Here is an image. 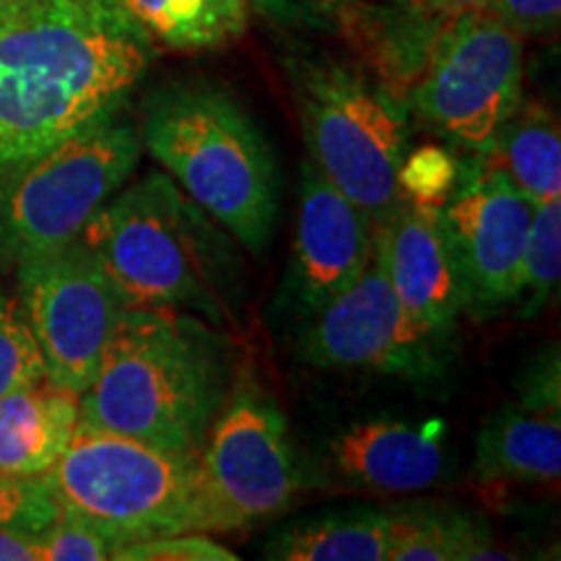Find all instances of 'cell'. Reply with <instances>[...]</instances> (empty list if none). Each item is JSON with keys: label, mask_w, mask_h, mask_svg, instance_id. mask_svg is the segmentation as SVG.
Listing matches in <instances>:
<instances>
[{"label": "cell", "mask_w": 561, "mask_h": 561, "mask_svg": "<svg viewBox=\"0 0 561 561\" xmlns=\"http://www.w3.org/2000/svg\"><path fill=\"white\" fill-rule=\"evenodd\" d=\"M473 476L483 483H557L561 476V419L520 403H504L483 421Z\"/></svg>", "instance_id": "obj_17"}, {"label": "cell", "mask_w": 561, "mask_h": 561, "mask_svg": "<svg viewBox=\"0 0 561 561\" xmlns=\"http://www.w3.org/2000/svg\"><path fill=\"white\" fill-rule=\"evenodd\" d=\"M301 489L289 424L261 385L237 380L198 450L195 533L242 530Z\"/></svg>", "instance_id": "obj_8"}, {"label": "cell", "mask_w": 561, "mask_h": 561, "mask_svg": "<svg viewBox=\"0 0 561 561\" xmlns=\"http://www.w3.org/2000/svg\"><path fill=\"white\" fill-rule=\"evenodd\" d=\"M79 430V396L39 380L0 396V471L45 476Z\"/></svg>", "instance_id": "obj_16"}, {"label": "cell", "mask_w": 561, "mask_h": 561, "mask_svg": "<svg viewBox=\"0 0 561 561\" xmlns=\"http://www.w3.org/2000/svg\"><path fill=\"white\" fill-rule=\"evenodd\" d=\"M32 0H0V21L9 19L11 13H16L19 9H24V5H30Z\"/></svg>", "instance_id": "obj_34"}, {"label": "cell", "mask_w": 561, "mask_h": 561, "mask_svg": "<svg viewBox=\"0 0 561 561\" xmlns=\"http://www.w3.org/2000/svg\"><path fill=\"white\" fill-rule=\"evenodd\" d=\"M39 543L42 561H107L117 551L102 530L62 512L50 528L39 533Z\"/></svg>", "instance_id": "obj_25"}, {"label": "cell", "mask_w": 561, "mask_h": 561, "mask_svg": "<svg viewBox=\"0 0 561 561\" xmlns=\"http://www.w3.org/2000/svg\"><path fill=\"white\" fill-rule=\"evenodd\" d=\"M331 468L341 481L380 494H409L447 481L445 421L375 416L348 424L328 442Z\"/></svg>", "instance_id": "obj_15"}, {"label": "cell", "mask_w": 561, "mask_h": 561, "mask_svg": "<svg viewBox=\"0 0 561 561\" xmlns=\"http://www.w3.org/2000/svg\"><path fill=\"white\" fill-rule=\"evenodd\" d=\"M561 377H559V348L551 346L541 351L523 371L520 385V403L523 409L541 416L561 419Z\"/></svg>", "instance_id": "obj_28"}, {"label": "cell", "mask_w": 561, "mask_h": 561, "mask_svg": "<svg viewBox=\"0 0 561 561\" xmlns=\"http://www.w3.org/2000/svg\"><path fill=\"white\" fill-rule=\"evenodd\" d=\"M16 297L37 341L45 377L81 396L128 307L100 257L81 240L19 265Z\"/></svg>", "instance_id": "obj_10"}, {"label": "cell", "mask_w": 561, "mask_h": 561, "mask_svg": "<svg viewBox=\"0 0 561 561\" xmlns=\"http://www.w3.org/2000/svg\"><path fill=\"white\" fill-rule=\"evenodd\" d=\"M375 255V224L310 159L301 164L289 291L305 318L348 289Z\"/></svg>", "instance_id": "obj_13"}, {"label": "cell", "mask_w": 561, "mask_h": 561, "mask_svg": "<svg viewBox=\"0 0 561 561\" xmlns=\"http://www.w3.org/2000/svg\"><path fill=\"white\" fill-rule=\"evenodd\" d=\"M483 153L507 172L533 206L561 201L559 117L543 102L517 104Z\"/></svg>", "instance_id": "obj_20"}, {"label": "cell", "mask_w": 561, "mask_h": 561, "mask_svg": "<svg viewBox=\"0 0 561 561\" xmlns=\"http://www.w3.org/2000/svg\"><path fill=\"white\" fill-rule=\"evenodd\" d=\"M0 561H42L39 533L0 525Z\"/></svg>", "instance_id": "obj_31"}, {"label": "cell", "mask_w": 561, "mask_h": 561, "mask_svg": "<svg viewBox=\"0 0 561 561\" xmlns=\"http://www.w3.org/2000/svg\"><path fill=\"white\" fill-rule=\"evenodd\" d=\"M396 512L348 510L286 525L265 543L280 561H388Z\"/></svg>", "instance_id": "obj_18"}, {"label": "cell", "mask_w": 561, "mask_h": 561, "mask_svg": "<svg viewBox=\"0 0 561 561\" xmlns=\"http://www.w3.org/2000/svg\"><path fill=\"white\" fill-rule=\"evenodd\" d=\"M138 136L240 248L252 255L271 248L280 198L276 153L229 91L208 83L161 91L146 107Z\"/></svg>", "instance_id": "obj_4"}, {"label": "cell", "mask_w": 561, "mask_h": 561, "mask_svg": "<svg viewBox=\"0 0 561 561\" xmlns=\"http://www.w3.org/2000/svg\"><path fill=\"white\" fill-rule=\"evenodd\" d=\"M47 380L42 354L16 294L0 286V396Z\"/></svg>", "instance_id": "obj_23"}, {"label": "cell", "mask_w": 561, "mask_h": 561, "mask_svg": "<svg viewBox=\"0 0 561 561\" xmlns=\"http://www.w3.org/2000/svg\"><path fill=\"white\" fill-rule=\"evenodd\" d=\"M450 339L419 325L392 291L382 255H375L359 278L307 318L299 354L325 371L432 380L447 369Z\"/></svg>", "instance_id": "obj_11"}, {"label": "cell", "mask_w": 561, "mask_h": 561, "mask_svg": "<svg viewBox=\"0 0 561 561\" xmlns=\"http://www.w3.org/2000/svg\"><path fill=\"white\" fill-rule=\"evenodd\" d=\"M250 9L278 26H299L320 21L310 0H250Z\"/></svg>", "instance_id": "obj_30"}, {"label": "cell", "mask_w": 561, "mask_h": 561, "mask_svg": "<svg viewBox=\"0 0 561 561\" xmlns=\"http://www.w3.org/2000/svg\"><path fill=\"white\" fill-rule=\"evenodd\" d=\"M421 5L439 13V16H458V13L486 11L491 0H419Z\"/></svg>", "instance_id": "obj_32"}, {"label": "cell", "mask_w": 561, "mask_h": 561, "mask_svg": "<svg viewBox=\"0 0 561 561\" xmlns=\"http://www.w3.org/2000/svg\"><path fill=\"white\" fill-rule=\"evenodd\" d=\"M60 507L42 476H11L0 471V525L42 533L58 520Z\"/></svg>", "instance_id": "obj_24"}, {"label": "cell", "mask_w": 561, "mask_h": 561, "mask_svg": "<svg viewBox=\"0 0 561 561\" xmlns=\"http://www.w3.org/2000/svg\"><path fill=\"white\" fill-rule=\"evenodd\" d=\"M375 248L403 310L424 331L450 339L466 299L439 206L403 195L388 221L375 227Z\"/></svg>", "instance_id": "obj_14"}, {"label": "cell", "mask_w": 561, "mask_h": 561, "mask_svg": "<svg viewBox=\"0 0 561 561\" xmlns=\"http://www.w3.org/2000/svg\"><path fill=\"white\" fill-rule=\"evenodd\" d=\"M81 240L100 257L128 307L229 318L234 255L216 224L164 172L121 187L91 216Z\"/></svg>", "instance_id": "obj_3"}, {"label": "cell", "mask_w": 561, "mask_h": 561, "mask_svg": "<svg viewBox=\"0 0 561 561\" xmlns=\"http://www.w3.org/2000/svg\"><path fill=\"white\" fill-rule=\"evenodd\" d=\"M140 149L138 130L110 112L0 178V273L79 240L136 172Z\"/></svg>", "instance_id": "obj_6"}, {"label": "cell", "mask_w": 561, "mask_h": 561, "mask_svg": "<svg viewBox=\"0 0 561 561\" xmlns=\"http://www.w3.org/2000/svg\"><path fill=\"white\" fill-rule=\"evenodd\" d=\"M314 13H318L320 19L325 16H343L351 5H354V0H310Z\"/></svg>", "instance_id": "obj_33"}, {"label": "cell", "mask_w": 561, "mask_h": 561, "mask_svg": "<svg viewBox=\"0 0 561 561\" xmlns=\"http://www.w3.org/2000/svg\"><path fill=\"white\" fill-rule=\"evenodd\" d=\"M453 182L455 172L445 153L437 149L419 151L413 157L405 153L401 167V193L405 198L442 206L447 193L453 191Z\"/></svg>", "instance_id": "obj_27"}, {"label": "cell", "mask_w": 561, "mask_h": 561, "mask_svg": "<svg viewBox=\"0 0 561 561\" xmlns=\"http://www.w3.org/2000/svg\"><path fill=\"white\" fill-rule=\"evenodd\" d=\"M507 559L494 551L491 530L455 510L396 512L388 561H466Z\"/></svg>", "instance_id": "obj_21"}, {"label": "cell", "mask_w": 561, "mask_h": 561, "mask_svg": "<svg viewBox=\"0 0 561 561\" xmlns=\"http://www.w3.org/2000/svg\"><path fill=\"white\" fill-rule=\"evenodd\" d=\"M297 94L307 159L380 227L403 198L401 167L409 153L403 102L341 62L305 66Z\"/></svg>", "instance_id": "obj_7"}, {"label": "cell", "mask_w": 561, "mask_h": 561, "mask_svg": "<svg viewBox=\"0 0 561 561\" xmlns=\"http://www.w3.org/2000/svg\"><path fill=\"white\" fill-rule=\"evenodd\" d=\"M523 37L494 13L447 16L411 87V107L442 138L486 151L523 102Z\"/></svg>", "instance_id": "obj_9"}, {"label": "cell", "mask_w": 561, "mask_h": 561, "mask_svg": "<svg viewBox=\"0 0 561 561\" xmlns=\"http://www.w3.org/2000/svg\"><path fill=\"white\" fill-rule=\"evenodd\" d=\"M486 11L523 39H546L559 32L561 0H491Z\"/></svg>", "instance_id": "obj_29"}, {"label": "cell", "mask_w": 561, "mask_h": 561, "mask_svg": "<svg viewBox=\"0 0 561 561\" xmlns=\"http://www.w3.org/2000/svg\"><path fill=\"white\" fill-rule=\"evenodd\" d=\"M561 276V201L533 208L530 234L523 257L525 318H533L549 305L559 289Z\"/></svg>", "instance_id": "obj_22"}, {"label": "cell", "mask_w": 561, "mask_h": 561, "mask_svg": "<svg viewBox=\"0 0 561 561\" xmlns=\"http://www.w3.org/2000/svg\"><path fill=\"white\" fill-rule=\"evenodd\" d=\"M151 55L115 0H32L0 21V178L121 110Z\"/></svg>", "instance_id": "obj_1"}, {"label": "cell", "mask_w": 561, "mask_h": 561, "mask_svg": "<svg viewBox=\"0 0 561 561\" xmlns=\"http://www.w3.org/2000/svg\"><path fill=\"white\" fill-rule=\"evenodd\" d=\"M117 561H234L231 553L203 533H174V536H159L149 541L123 546L115 551Z\"/></svg>", "instance_id": "obj_26"}, {"label": "cell", "mask_w": 561, "mask_h": 561, "mask_svg": "<svg viewBox=\"0 0 561 561\" xmlns=\"http://www.w3.org/2000/svg\"><path fill=\"white\" fill-rule=\"evenodd\" d=\"M151 45L178 53L229 47L248 32L250 0H115Z\"/></svg>", "instance_id": "obj_19"}, {"label": "cell", "mask_w": 561, "mask_h": 561, "mask_svg": "<svg viewBox=\"0 0 561 561\" xmlns=\"http://www.w3.org/2000/svg\"><path fill=\"white\" fill-rule=\"evenodd\" d=\"M42 481L62 515L94 525L117 551L149 538L195 533V453L79 426Z\"/></svg>", "instance_id": "obj_5"}, {"label": "cell", "mask_w": 561, "mask_h": 561, "mask_svg": "<svg viewBox=\"0 0 561 561\" xmlns=\"http://www.w3.org/2000/svg\"><path fill=\"white\" fill-rule=\"evenodd\" d=\"M227 392V346L210 322L125 307L79 396V426L198 455Z\"/></svg>", "instance_id": "obj_2"}, {"label": "cell", "mask_w": 561, "mask_h": 561, "mask_svg": "<svg viewBox=\"0 0 561 561\" xmlns=\"http://www.w3.org/2000/svg\"><path fill=\"white\" fill-rule=\"evenodd\" d=\"M533 203L486 153L466 161L439 206L466 310L491 314L523 297Z\"/></svg>", "instance_id": "obj_12"}]
</instances>
